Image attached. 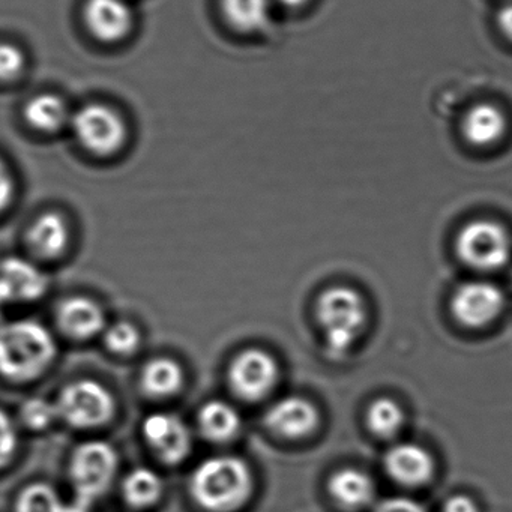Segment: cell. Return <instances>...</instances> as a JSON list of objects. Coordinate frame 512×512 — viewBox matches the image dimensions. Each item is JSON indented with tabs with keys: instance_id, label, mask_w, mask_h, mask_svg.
<instances>
[{
	"instance_id": "6da1fadb",
	"label": "cell",
	"mask_w": 512,
	"mask_h": 512,
	"mask_svg": "<svg viewBox=\"0 0 512 512\" xmlns=\"http://www.w3.org/2000/svg\"><path fill=\"white\" fill-rule=\"evenodd\" d=\"M56 343L46 326L35 320L0 323V376L29 382L52 364Z\"/></svg>"
},
{
	"instance_id": "7a4b0ae2",
	"label": "cell",
	"mask_w": 512,
	"mask_h": 512,
	"mask_svg": "<svg viewBox=\"0 0 512 512\" xmlns=\"http://www.w3.org/2000/svg\"><path fill=\"white\" fill-rule=\"evenodd\" d=\"M253 488L250 467L233 455L208 458L194 470L191 493L202 508L230 512L244 505Z\"/></svg>"
},
{
	"instance_id": "3957f363",
	"label": "cell",
	"mask_w": 512,
	"mask_h": 512,
	"mask_svg": "<svg viewBox=\"0 0 512 512\" xmlns=\"http://www.w3.org/2000/svg\"><path fill=\"white\" fill-rule=\"evenodd\" d=\"M317 319L332 356H341L358 340L367 323V305L350 287H331L317 301Z\"/></svg>"
},
{
	"instance_id": "277c9868",
	"label": "cell",
	"mask_w": 512,
	"mask_h": 512,
	"mask_svg": "<svg viewBox=\"0 0 512 512\" xmlns=\"http://www.w3.org/2000/svg\"><path fill=\"white\" fill-rule=\"evenodd\" d=\"M70 130L77 143L94 157H115L128 142L127 122L118 110L107 104L80 107L73 112Z\"/></svg>"
},
{
	"instance_id": "5b68a950",
	"label": "cell",
	"mask_w": 512,
	"mask_h": 512,
	"mask_svg": "<svg viewBox=\"0 0 512 512\" xmlns=\"http://www.w3.org/2000/svg\"><path fill=\"white\" fill-rule=\"evenodd\" d=\"M118 457L109 443L101 440L83 443L71 460V479L76 488L77 500L91 505L106 493L115 478Z\"/></svg>"
},
{
	"instance_id": "8992f818",
	"label": "cell",
	"mask_w": 512,
	"mask_h": 512,
	"mask_svg": "<svg viewBox=\"0 0 512 512\" xmlns=\"http://www.w3.org/2000/svg\"><path fill=\"white\" fill-rule=\"evenodd\" d=\"M466 265L481 271L502 268L511 256V238L500 224L478 220L464 226L455 242Z\"/></svg>"
},
{
	"instance_id": "52a82bcc",
	"label": "cell",
	"mask_w": 512,
	"mask_h": 512,
	"mask_svg": "<svg viewBox=\"0 0 512 512\" xmlns=\"http://www.w3.org/2000/svg\"><path fill=\"white\" fill-rule=\"evenodd\" d=\"M59 418L76 428H97L112 419L115 400L109 389L94 380L65 386L56 401Z\"/></svg>"
},
{
	"instance_id": "ba28073f",
	"label": "cell",
	"mask_w": 512,
	"mask_h": 512,
	"mask_svg": "<svg viewBox=\"0 0 512 512\" xmlns=\"http://www.w3.org/2000/svg\"><path fill=\"white\" fill-rule=\"evenodd\" d=\"M278 374L277 361L268 352L247 349L239 353L230 364V388L244 400H260L274 389Z\"/></svg>"
},
{
	"instance_id": "9c48e42d",
	"label": "cell",
	"mask_w": 512,
	"mask_h": 512,
	"mask_svg": "<svg viewBox=\"0 0 512 512\" xmlns=\"http://www.w3.org/2000/svg\"><path fill=\"white\" fill-rule=\"evenodd\" d=\"M503 305L505 298L499 287L484 281H472L458 287L451 302L455 319L470 328L493 322L502 313Z\"/></svg>"
},
{
	"instance_id": "30bf717a",
	"label": "cell",
	"mask_w": 512,
	"mask_h": 512,
	"mask_svg": "<svg viewBox=\"0 0 512 512\" xmlns=\"http://www.w3.org/2000/svg\"><path fill=\"white\" fill-rule=\"evenodd\" d=\"M83 19L92 37L104 44L122 43L134 28L128 0H86Z\"/></svg>"
},
{
	"instance_id": "8fae6325",
	"label": "cell",
	"mask_w": 512,
	"mask_h": 512,
	"mask_svg": "<svg viewBox=\"0 0 512 512\" xmlns=\"http://www.w3.org/2000/svg\"><path fill=\"white\" fill-rule=\"evenodd\" d=\"M143 434L155 454L169 464L181 463L190 454V428L172 413H152L145 419Z\"/></svg>"
},
{
	"instance_id": "7c38bea8",
	"label": "cell",
	"mask_w": 512,
	"mask_h": 512,
	"mask_svg": "<svg viewBox=\"0 0 512 512\" xmlns=\"http://www.w3.org/2000/svg\"><path fill=\"white\" fill-rule=\"evenodd\" d=\"M49 278L35 263L23 257H8L0 262V293L8 304H28L47 292Z\"/></svg>"
},
{
	"instance_id": "4fadbf2b",
	"label": "cell",
	"mask_w": 512,
	"mask_h": 512,
	"mask_svg": "<svg viewBox=\"0 0 512 512\" xmlns=\"http://www.w3.org/2000/svg\"><path fill=\"white\" fill-rule=\"evenodd\" d=\"M269 430L286 439H301L316 430L319 412L302 397H287L277 401L266 413Z\"/></svg>"
},
{
	"instance_id": "5bb4252c",
	"label": "cell",
	"mask_w": 512,
	"mask_h": 512,
	"mask_svg": "<svg viewBox=\"0 0 512 512\" xmlns=\"http://www.w3.org/2000/svg\"><path fill=\"white\" fill-rule=\"evenodd\" d=\"M386 472L391 478L409 487L425 484L433 475L431 455L416 443H400L389 449L385 457Z\"/></svg>"
},
{
	"instance_id": "9a60e30c",
	"label": "cell",
	"mask_w": 512,
	"mask_h": 512,
	"mask_svg": "<svg viewBox=\"0 0 512 512\" xmlns=\"http://www.w3.org/2000/svg\"><path fill=\"white\" fill-rule=\"evenodd\" d=\"M506 128L508 121L505 113L499 107L487 103L473 106L461 122L464 139L476 148L496 145L505 136Z\"/></svg>"
},
{
	"instance_id": "2e32d148",
	"label": "cell",
	"mask_w": 512,
	"mask_h": 512,
	"mask_svg": "<svg viewBox=\"0 0 512 512\" xmlns=\"http://www.w3.org/2000/svg\"><path fill=\"white\" fill-rule=\"evenodd\" d=\"M58 322L64 334L76 340L95 337L106 326L100 305L88 298H71L62 302Z\"/></svg>"
},
{
	"instance_id": "e0dca14e",
	"label": "cell",
	"mask_w": 512,
	"mask_h": 512,
	"mask_svg": "<svg viewBox=\"0 0 512 512\" xmlns=\"http://www.w3.org/2000/svg\"><path fill=\"white\" fill-rule=\"evenodd\" d=\"M26 124L41 134H58L70 128L73 112L64 98L55 94H40L31 98L23 109Z\"/></svg>"
},
{
	"instance_id": "ac0fdd59",
	"label": "cell",
	"mask_w": 512,
	"mask_h": 512,
	"mask_svg": "<svg viewBox=\"0 0 512 512\" xmlns=\"http://www.w3.org/2000/svg\"><path fill=\"white\" fill-rule=\"evenodd\" d=\"M70 242V227L61 214L47 212L32 224L28 244L37 256L53 259L61 256Z\"/></svg>"
},
{
	"instance_id": "d6986e66",
	"label": "cell",
	"mask_w": 512,
	"mask_h": 512,
	"mask_svg": "<svg viewBox=\"0 0 512 512\" xmlns=\"http://www.w3.org/2000/svg\"><path fill=\"white\" fill-rule=\"evenodd\" d=\"M328 488L332 499L347 509H359L370 505L376 494L373 479L362 470L352 467L335 472L329 479Z\"/></svg>"
},
{
	"instance_id": "ffe728a7",
	"label": "cell",
	"mask_w": 512,
	"mask_h": 512,
	"mask_svg": "<svg viewBox=\"0 0 512 512\" xmlns=\"http://www.w3.org/2000/svg\"><path fill=\"white\" fill-rule=\"evenodd\" d=\"M274 0H220L221 13L230 28L239 34L256 35L271 22Z\"/></svg>"
},
{
	"instance_id": "44dd1931",
	"label": "cell",
	"mask_w": 512,
	"mask_h": 512,
	"mask_svg": "<svg viewBox=\"0 0 512 512\" xmlns=\"http://www.w3.org/2000/svg\"><path fill=\"white\" fill-rule=\"evenodd\" d=\"M241 424L238 410L226 401H209L199 413L200 430L214 442H229L239 433Z\"/></svg>"
},
{
	"instance_id": "7402d4cb",
	"label": "cell",
	"mask_w": 512,
	"mask_h": 512,
	"mask_svg": "<svg viewBox=\"0 0 512 512\" xmlns=\"http://www.w3.org/2000/svg\"><path fill=\"white\" fill-rule=\"evenodd\" d=\"M184 385V370L170 358L149 361L142 371V388L155 398L172 397Z\"/></svg>"
},
{
	"instance_id": "603a6c76",
	"label": "cell",
	"mask_w": 512,
	"mask_h": 512,
	"mask_svg": "<svg viewBox=\"0 0 512 512\" xmlns=\"http://www.w3.org/2000/svg\"><path fill=\"white\" fill-rule=\"evenodd\" d=\"M125 500L134 508H148L158 502L163 494V481L148 467L134 469L122 484Z\"/></svg>"
},
{
	"instance_id": "cb8c5ba5",
	"label": "cell",
	"mask_w": 512,
	"mask_h": 512,
	"mask_svg": "<svg viewBox=\"0 0 512 512\" xmlns=\"http://www.w3.org/2000/svg\"><path fill=\"white\" fill-rule=\"evenodd\" d=\"M367 424L376 436L388 439L403 427V410L391 398H377L368 409Z\"/></svg>"
},
{
	"instance_id": "d4e9b609",
	"label": "cell",
	"mask_w": 512,
	"mask_h": 512,
	"mask_svg": "<svg viewBox=\"0 0 512 512\" xmlns=\"http://www.w3.org/2000/svg\"><path fill=\"white\" fill-rule=\"evenodd\" d=\"M16 512H67V506L55 488L38 482L20 493Z\"/></svg>"
},
{
	"instance_id": "484cf974",
	"label": "cell",
	"mask_w": 512,
	"mask_h": 512,
	"mask_svg": "<svg viewBox=\"0 0 512 512\" xmlns=\"http://www.w3.org/2000/svg\"><path fill=\"white\" fill-rule=\"evenodd\" d=\"M23 424L32 430H46L59 418L56 403L43 400V398H32L26 401L20 410Z\"/></svg>"
},
{
	"instance_id": "4316f807",
	"label": "cell",
	"mask_w": 512,
	"mask_h": 512,
	"mask_svg": "<svg viewBox=\"0 0 512 512\" xmlns=\"http://www.w3.org/2000/svg\"><path fill=\"white\" fill-rule=\"evenodd\" d=\"M107 347L118 355H130L140 344V332L128 322H118L110 326L104 335Z\"/></svg>"
},
{
	"instance_id": "83f0119b",
	"label": "cell",
	"mask_w": 512,
	"mask_h": 512,
	"mask_svg": "<svg viewBox=\"0 0 512 512\" xmlns=\"http://www.w3.org/2000/svg\"><path fill=\"white\" fill-rule=\"evenodd\" d=\"M26 56L20 47L0 43V83H13L25 73Z\"/></svg>"
},
{
	"instance_id": "f1b7e54d",
	"label": "cell",
	"mask_w": 512,
	"mask_h": 512,
	"mask_svg": "<svg viewBox=\"0 0 512 512\" xmlns=\"http://www.w3.org/2000/svg\"><path fill=\"white\" fill-rule=\"evenodd\" d=\"M19 448V433L16 422L0 409V469L10 464Z\"/></svg>"
},
{
	"instance_id": "f546056e",
	"label": "cell",
	"mask_w": 512,
	"mask_h": 512,
	"mask_svg": "<svg viewBox=\"0 0 512 512\" xmlns=\"http://www.w3.org/2000/svg\"><path fill=\"white\" fill-rule=\"evenodd\" d=\"M16 196V181L7 164L0 160V212L13 203Z\"/></svg>"
},
{
	"instance_id": "4dcf8cb0",
	"label": "cell",
	"mask_w": 512,
	"mask_h": 512,
	"mask_svg": "<svg viewBox=\"0 0 512 512\" xmlns=\"http://www.w3.org/2000/svg\"><path fill=\"white\" fill-rule=\"evenodd\" d=\"M376 512H427L421 503L407 497H391L377 506Z\"/></svg>"
},
{
	"instance_id": "1f68e13d",
	"label": "cell",
	"mask_w": 512,
	"mask_h": 512,
	"mask_svg": "<svg viewBox=\"0 0 512 512\" xmlns=\"http://www.w3.org/2000/svg\"><path fill=\"white\" fill-rule=\"evenodd\" d=\"M445 512H479L478 506L473 502L470 497L458 494V496L451 497L445 503Z\"/></svg>"
},
{
	"instance_id": "d6a6232c",
	"label": "cell",
	"mask_w": 512,
	"mask_h": 512,
	"mask_svg": "<svg viewBox=\"0 0 512 512\" xmlns=\"http://www.w3.org/2000/svg\"><path fill=\"white\" fill-rule=\"evenodd\" d=\"M497 28L512 43V4L506 5L497 14Z\"/></svg>"
},
{
	"instance_id": "836d02e7",
	"label": "cell",
	"mask_w": 512,
	"mask_h": 512,
	"mask_svg": "<svg viewBox=\"0 0 512 512\" xmlns=\"http://www.w3.org/2000/svg\"><path fill=\"white\" fill-rule=\"evenodd\" d=\"M281 7L287 8V10H298V8L304 7L308 4V0H274Z\"/></svg>"
},
{
	"instance_id": "e575fe53",
	"label": "cell",
	"mask_w": 512,
	"mask_h": 512,
	"mask_svg": "<svg viewBox=\"0 0 512 512\" xmlns=\"http://www.w3.org/2000/svg\"><path fill=\"white\" fill-rule=\"evenodd\" d=\"M10 307V304H8L7 299L4 298V295L0 293V320H2V317H4L5 310Z\"/></svg>"
}]
</instances>
